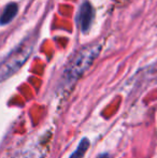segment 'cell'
<instances>
[{
	"instance_id": "4",
	"label": "cell",
	"mask_w": 157,
	"mask_h": 158,
	"mask_svg": "<svg viewBox=\"0 0 157 158\" xmlns=\"http://www.w3.org/2000/svg\"><path fill=\"white\" fill-rule=\"evenodd\" d=\"M17 9H19V6L15 2H11L8 6H4L1 14H0V25H6V24L11 23L15 17V15L17 14Z\"/></svg>"
},
{
	"instance_id": "5",
	"label": "cell",
	"mask_w": 157,
	"mask_h": 158,
	"mask_svg": "<svg viewBox=\"0 0 157 158\" xmlns=\"http://www.w3.org/2000/svg\"><path fill=\"white\" fill-rule=\"evenodd\" d=\"M88 148H89V140H88L87 138H84V139L81 140V142L79 143L76 150L74 151L73 154L69 158H83L85 156Z\"/></svg>"
},
{
	"instance_id": "1",
	"label": "cell",
	"mask_w": 157,
	"mask_h": 158,
	"mask_svg": "<svg viewBox=\"0 0 157 158\" xmlns=\"http://www.w3.org/2000/svg\"><path fill=\"white\" fill-rule=\"evenodd\" d=\"M101 48L102 45L100 43H92L80 50L68 64L64 72V79L66 83L71 84L78 81L99 56Z\"/></svg>"
},
{
	"instance_id": "3",
	"label": "cell",
	"mask_w": 157,
	"mask_h": 158,
	"mask_svg": "<svg viewBox=\"0 0 157 158\" xmlns=\"http://www.w3.org/2000/svg\"><path fill=\"white\" fill-rule=\"evenodd\" d=\"M93 19H94V9L89 2H84L83 6H81L79 15V22L81 29L84 33L88 32V30L92 27Z\"/></svg>"
},
{
	"instance_id": "2",
	"label": "cell",
	"mask_w": 157,
	"mask_h": 158,
	"mask_svg": "<svg viewBox=\"0 0 157 158\" xmlns=\"http://www.w3.org/2000/svg\"><path fill=\"white\" fill-rule=\"evenodd\" d=\"M35 48L34 38L29 37L10 53L0 64V82L6 81L23 67Z\"/></svg>"
},
{
	"instance_id": "6",
	"label": "cell",
	"mask_w": 157,
	"mask_h": 158,
	"mask_svg": "<svg viewBox=\"0 0 157 158\" xmlns=\"http://www.w3.org/2000/svg\"><path fill=\"white\" fill-rule=\"evenodd\" d=\"M97 158H109V155L108 154H101V155H99Z\"/></svg>"
}]
</instances>
